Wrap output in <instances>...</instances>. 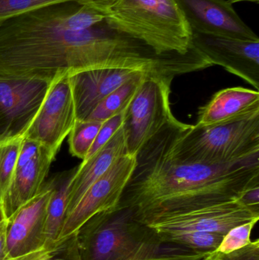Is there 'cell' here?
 <instances>
[{"label":"cell","instance_id":"1","mask_svg":"<svg viewBox=\"0 0 259 260\" xmlns=\"http://www.w3.org/2000/svg\"><path fill=\"white\" fill-rule=\"evenodd\" d=\"M107 9L70 2L5 21L0 25V79L53 82L94 69L155 71L161 55L112 27Z\"/></svg>","mask_w":259,"mask_h":260},{"label":"cell","instance_id":"2","mask_svg":"<svg viewBox=\"0 0 259 260\" xmlns=\"http://www.w3.org/2000/svg\"><path fill=\"white\" fill-rule=\"evenodd\" d=\"M136 154L135 170L118 206L144 223L163 214L237 200L259 185V156L237 163L205 165L181 161L170 149V123Z\"/></svg>","mask_w":259,"mask_h":260},{"label":"cell","instance_id":"3","mask_svg":"<svg viewBox=\"0 0 259 260\" xmlns=\"http://www.w3.org/2000/svg\"><path fill=\"white\" fill-rule=\"evenodd\" d=\"M76 235L82 260L200 259L195 250L158 241L127 207L94 215Z\"/></svg>","mask_w":259,"mask_h":260},{"label":"cell","instance_id":"4","mask_svg":"<svg viewBox=\"0 0 259 260\" xmlns=\"http://www.w3.org/2000/svg\"><path fill=\"white\" fill-rule=\"evenodd\" d=\"M170 149L181 161L205 165L237 163L259 156V111L220 124L196 126L175 117Z\"/></svg>","mask_w":259,"mask_h":260},{"label":"cell","instance_id":"5","mask_svg":"<svg viewBox=\"0 0 259 260\" xmlns=\"http://www.w3.org/2000/svg\"><path fill=\"white\" fill-rule=\"evenodd\" d=\"M106 19L158 54H185L193 47L191 29L176 0H114Z\"/></svg>","mask_w":259,"mask_h":260},{"label":"cell","instance_id":"6","mask_svg":"<svg viewBox=\"0 0 259 260\" xmlns=\"http://www.w3.org/2000/svg\"><path fill=\"white\" fill-rule=\"evenodd\" d=\"M173 78L146 75L123 111L127 154L136 155L174 116L170 104Z\"/></svg>","mask_w":259,"mask_h":260},{"label":"cell","instance_id":"7","mask_svg":"<svg viewBox=\"0 0 259 260\" xmlns=\"http://www.w3.org/2000/svg\"><path fill=\"white\" fill-rule=\"evenodd\" d=\"M258 219L259 210L244 206L237 199L157 215L142 224L156 238L179 232H208L225 236L236 226L257 222Z\"/></svg>","mask_w":259,"mask_h":260},{"label":"cell","instance_id":"8","mask_svg":"<svg viewBox=\"0 0 259 260\" xmlns=\"http://www.w3.org/2000/svg\"><path fill=\"white\" fill-rule=\"evenodd\" d=\"M136 165V156L125 154L94 182L65 215L56 244L77 233L91 217L115 209Z\"/></svg>","mask_w":259,"mask_h":260},{"label":"cell","instance_id":"9","mask_svg":"<svg viewBox=\"0 0 259 260\" xmlns=\"http://www.w3.org/2000/svg\"><path fill=\"white\" fill-rule=\"evenodd\" d=\"M53 82L0 79V142L24 137Z\"/></svg>","mask_w":259,"mask_h":260},{"label":"cell","instance_id":"10","mask_svg":"<svg viewBox=\"0 0 259 260\" xmlns=\"http://www.w3.org/2000/svg\"><path fill=\"white\" fill-rule=\"evenodd\" d=\"M76 121V108L68 76L52 83L36 118L24 138L57 154Z\"/></svg>","mask_w":259,"mask_h":260},{"label":"cell","instance_id":"11","mask_svg":"<svg viewBox=\"0 0 259 260\" xmlns=\"http://www.w3.org/2000/svg\"><path fill=\"white\" fill-rule=\"evenodd\" d=\"M56 156L47 147L24 138L12 183L2 203L6 219L41 192Z\"/></svg>","mask_w":259,"mask_h":260},{"label":"cell","instance_id":"12","mask_svg":"<svg viewBox=\"0 0 259 260\" xmlns=\"http://www.w3.org/2000/svg\"><path fill=\"white\" fill-rule=\"evenodd\" d=\"M192 44L211 63L259 88V41L206 35L191 30Z\"/></svg>","mask_w":259,"mask_h":260},{"label":"cell","instance_id":"13","mask_svg":"<svg viewBox=\"0 0 259 260\" xmlns=\"http://www.w3.org/2000/svg\"><path fill=\"white\" fill-rule=\"evenodd\" d=\"M53 179L41 192L19 208L7 220V244L11 258L44 251L47 207L53 191Z\"/></svg>","mask_w":259,"mask_h":260},{"label":"cell","instance_id":"14","mask_svg":"<svg viewBox=\"0 0 259 260\" xmlns=\"http://www.w3.org/2000/svg\"><path fill=\"white\" fill-rule=\"evenodd\" d=\"M190 29L199 33L259 41L228 0H176Z\"/></svg>","mask_w":259,"mask_h":260},{"label":"cell","instance_id":"15","mask_svg":"<svg viewBox=\"0 0 259 260\" xmlns=\"http://www.w3.org/2000/svg\"><path fill=\"white\" fill-rule=\"evenodd\" d=\"M141 72L144 71L129 69H94L70 76L68 79L76 120H86L106 96Z\"/></svg>","mask_w":259,"mask_h":260},{"label":"cell","instance_id":"16","mask_svg":"<svg viewBox=\"0 0 259 260\" xmlns=\"http://www.w3.org/2000/svg\"><path fill=\"white\" fill-rule=\"evenodd\" d=\"M125 154H127V149L122 125L107 143L77 167L70 183L65 215L77 204L88 188Z\"/></svg>","mask_w":259,"mask_h":260},{"label":"cell","instance_id":"17","mask_svg":"<svg viewBox=\"0 0 259 260\" xmlns=\"http://www.w3.org/2000/svg\"><path fill=\"white\" fill-rule=\"evenodd\" d=\"M259 111V92L248 88H229L216 93L199 109L195 126L220 124Z\"/></svg>","mask_w":259,"mask_h":260},{"label":"cell","instance_id":"18","mask_svg":"<svg viewBox=\"0 0 259 260\" xmlns=\"http://www.w3.org/2000/svg\"><path fill=\"white\" fill-rule=\"evenodd\" d=\"M77 168L59 173L53 177V187L47 207L45 248L52 250L60 235L68 203V190Z\"/></svg>","mask_w":259,"mask_h":260},{"label":"cell","instance_id":"19","mask_svg":"<svg viewBox=\"0 0 259 260\" xmlns=\"http://www.w3.org/2000/svg\"><path fill=\"white\" fill-rule=\"evenodd\" d=\"M149 74L145 72H141L114 90L97 105L86 120L104 122L114 116L123 113L135 95L146 75Z\"/></svg>","mask_w":259,"mask_h":260},{"label":"cell","instance_id":"20","mask_svg":"<svg viewBox=\"0 0 259 260\" xmlns=\"http://www.w3.org/2000/svg\"><path fill=\"white\" fill-rule=\"evenodd\" d=\"M114 0H0V25L18 15L59 3H75L108 9Z\"/></svg>","mask_w":259,"mask_h":260},{"label":"cell","instance_id":"21","mask_svg":"<svg viewBox=\"0 0 259 260\" xmlns=\"http://www.w3.org/2000/svg\"><path fill=\"white\" fill-rule=\"evenodd\" d=\"M224 236L199 232H173L157 238L161 243L176 244L196 251L210 253L220 245Z\"/></svg>","mask_w":259,"mask_h":260},{"label":"cell","instance_id":"22","mask_svg":"<svg viewBox=\"0 0 259 260\" xmlns=\"http://www.w3.org/2000/svg\"><path fill=\"white\" fill-rule=\"evenodd\" d=\"M103 122L76 120L69 133V151L73 156L85 160Z\"/></svg>","mask_w":259,"mask_h":260},{"label":"cell","instance_id":"23","mask_svg":"<svg viewBox=\"0 0 259 260\" xmlns=\"http://www.w3.org/2000/svg\"><path fill=\"white\" fill-rule=\"evenodd\" d=\"M24 137L0 142V206L12 183L21 143Z\"/></svg>","mask_w":259,"mask_h":260},{"label":"cell","instance_id":"24","mask_svg":"<svg viewBox=\"0 0 259 260\" xmlns=\"http://www.w3.org/2000/svg\"><path fill=\"white\" fill-rule=\"evenodd\" d=\"M257 222H248L236 226L224 236L220 245L216 250L227 254L240 250L251 243V232Z\"/></svg>","mask_w":259,"mask_h":260},{"label":"cell","instance_id":"25","mask_svg":"<svg viewBox=\"0 0 259 260\" xmlns=\"http://www.w3.org/2000/svg\"><path fill=\"white\" fill-rule=\"evenodd\" d=\"M123 123V112L114 116L111 118L105 120L102 123L100 130L96 136L95 140L88 152L85 160H88L99 151L105 144L107 143L111 138L115 135L118 129L121 127Z\"/></svg>","mask_w":259,"mask_h":260},{"label":"cell","instance_id":"26","mask_svg":"<svg viewBox=\"0 0 259 260\" xmlns=\"http://www.w3.org/2000/svg\"><path fill=\"white\" fill-rule=\"evenodd\" d=\"M44 260H82L76 235H73L63 242L56 244L48 256Z\"/></svg>","mask_w":259,"mask_h":260},{"label":"cell","instance_id":"27","mask_svg":"<svg viewBox=\"0 0 259 260\" xmlns=\"http://www.w3.org/2000/svg\"><path fill=\"white\" fill-rule=\"evenodd\" d=\"M222 260H259V241H251L240 250L223 254Z\"/></svg>","mask_w":259,"mask_h":260},{"label":"cell","instance_id":"28","mask_svg":"<svg viewBox=\"0 0 259 260\" xmlns=\"http://www.w3.org/2000/svg\"><path fill=\"white\" fill-rule=\"evenodd\" d=\"M237 200L247 207L259 210V185L246 189Z\"/></svg>","mask_w":259,"mask_h":260},{"label":"cell","instance_id":"29","mask_svg":"<svg viewBox=\"0 0 259 260\" xmlns=\"http://www.w3.org/2000/svg\"><path fill=\"white\" fill-rule=\"evenodd\" d=\"M223 257V253L217 252V250L211 252L209 254L207 255L202 260H222Z\"/></svg>","mask_w":259,"mask_h":260},{"label":"cell","instance_id":"30","mask_svg":"<svg viewBox=\"0 0 259 260\" xmlns=\"http://www.w3.org/2000/svg\"><path fill=\"white\" fill-rule=\"evenodd\" d=\"M231 4H234V3H240V2H250V3H258L259 0H228Z\"/></svg>","mask_w":259,"mask_h":260},{"label":"cell","instance_id":"31","mask_svg":"<svg viewBox=\"0 0 259 260\" xmlns=\"http://www.w3.org/2000/svg\"><path fill=\"white\" fill-rule=\"evenodd\" d=\"M6 219L4 216V213H3V209H2L1 206H0V222L3 220Z\"/></svg>","mask_w":259,"mask_h":260},{"label":"cell","instance_id":"32","mask_svg":"<svg viewBox=\"0 0 259 260\" xmlns=\"http://www.w3.org/2000/svg\"><path fill=\"white\" fill-rule=\"evenodd\" d=\"M152 260H162V259H152Z\"/></svg>","mask_w":259,"mask_h":260}]
</instances>
